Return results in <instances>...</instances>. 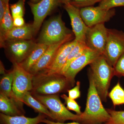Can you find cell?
Segmentation results:
<instances>
[{"label": "cell", "mask_w": 124, "mask_h": 124, "mask_svg": "<svg viewBox=\"0 0 124 124\" xmlns=\"http://www.w3.org/2000/svg\"><path fill=\"white\" fill-rule=\"evenodd\" d=\"M89 86L86 106L84 111L80 116V122L87 124H100L108 122L111 116L104 108L95 87L93 76L89 75Z\"/></svg>", "instance_id": "obj_1"}, {"label": "cell", "mask_w": 124, "mask_h": 124, "mask_svg": "<svg viewBox=\"0 0 124 124\" xmlns=\"http://www.w3.org/2000/svg\"><path fill=\"white\" fill-rule=\"evenodd\" d=\"M33 88L32 95H49L58 94L67 91L73 86L70 82L60 74L47 75L38 73L33 76Z\"/></svg>", "instance_id": "obj_2"}, {"label": "cell", "mask_w": 124, "mask_h": 124, "mask_svg": "<svg viewBox=\"0 0 124 124\" xmlns=\"http://www.w3.org/2000/svg\"><path fill=\"white\" fill-rule=\"evenodd\" d=\"M89 73L93 76L94 84L101 100L106 102L111 80L115 75L113 67L101 54L89 64Z\"/></svg>", "instance_id": "obj_3"}, {"label": "cell", "mask_w": 124, "mask_h": 124, "mask_svg": "<svg viewBox=\"0 0 124 124\" xmlns=\"http://www.w3.org/2000/svg\"><path fill=\"white\" fill-rule=\"evenodd\" d=\"M73 33L66 27L61 15L54 16L45 23L38 37V43L49 46L67 39H72Z\"/></svg>", "instance_id": "obj_4"}, {"label": "cell", "mask_w": 124, "mask_h": 124, "mask_svg": "<svg viewBox=\"0 0 124 124\" xmlns=\"http://www.w3.org/2000/svg\"><path fill=\"white\" fill-rule=\"evenodd\" d=\"M32 95L46 107L56 122L64 123L67 120L80 122V116L70 112L62 103L58 94Z\"/></svg>", "instance_id": "obj_5"}, {"label": "cell", "mask_w": 124, "mask_h": 124, "mask_svg": "<svg viewBox=\"0 0 124 124\" xmlns=\"http://www.w3.org/2000/svg\"><path fill=\"white\" fill-rule=\"evenodd\" d=\"M13 64L12 90L18 100L23 103V100L24 95L28 92H31L33 88V75L19 63H13Z\"/></svg>", "instance_id": "obj_6"}, {"label": "cell", "mask_w": 124, "mask_h": 124, "mask_svg": "<svg viewBox=\"0 0 124 124\" xmlns=\"http://www.w3.org/2000/svg\"><path fill=\"white\" fill-rule=\"evenodd\" d=\"M124 53V32L116 29H108L104 56L113 67Z\"/></svg>", "instance_id": "obj_7"}, {"label": "cell", "mask_w": 124, "mask_h": 124, "mask_svg": "<svg viewBox=\"0 0 124 124\" xmlns=\"http://www.w3.org/2000/svg\"><path fill=\"white\" fill-rule=\"evenodd\" d=\"M36 44L32 39L8 41L5 42L3 48L7 57L13 63H20L29 55Z\"/></svg>", "instance_id": "obj_8"}, {"label": "cell", "mask_w": 124, "mask_h": 124, "mask_svg": "<svg viewBox=\"0 0 124 124\" xmlns=\"http://www.w3.org/2000/svg\"><path fill=\"white\" fill-rule=\"evenodd\" d=\"M28 4L33 16L32 23L36 33L38 32L45 19L62 4V0H41L37 3Z\"/></svg>", "instance_id": "obj_9"}, {"label": "cell", "mask_w": 124, "mask_h": 124, "mask_svg": "<svg viewBox=\"0 0 124 124\" xmlns=\"http://www.w3.org/2000/svg\"><path fill=\"white\" fill-rule=\"evenodd\" d=\"M82 19L89 27L108 22L115 15L114 8L110 10L102 9L99 6H88L80 8Z\"/></svg>", "instance_id": "obj_10"}, {"label": "cell", "mask_w": 124, "mask_h": 124, "mask_svg": "<svg viewBox=\"0 0 124 124\" xmlns=\"http://www.w3.org/2000/svg\"><path fill=\"white\" fill-rule=\"evenodd\" d=\"M108 29L104 23H100L89 28L86 33L85 42L93 50L104 54L106 45Z\"/></svg>", "instance_id": "obj_11"}, {"label": "cell", "mask_w": 124, "mask_h": 124, "mask_svg": "<svg viewBox=\"0 0 124 124\" xmlns=\"http://www.w3.org/2000/svg\"><path fill=\"white\" fill-rule=\"evenodd\" d=\"M101 54L97 51L89 49L79 57L71 62L63 75L73 86L75 82V78L78 73Z\"/></svg>", "instance_id": "obj_12"}, {"label": "cell", "mask_w": 124, "mask_h": 124, "mask_svg": "<svg viewBox=\"0 0 124 124\" xmlns=\"http://www.w3.org/2000/svg\"><path fill=\"white\" fill-rule=\"evenodd\" d=\"M63 7L70 19L75 39L78 42H85L86 33L89 27L86 26L82 19L80 9L70 3L63 5Z\"/></svg>", "instance_id": "obj_13"}, {"label": "cell", "mask_w": 124, "mask_h": 124, "mask_svg": "<svg viewBox=\"0 0 124 124\" xmlns=\"http://www.w3.org/2000/svg\"><path fill=\"white\" fill-rule=\"evenodd\" d=\"M77 43V41L74 39L73 40L62 45L58 50L53 62L50 67L44 71L39 73L47 75L60 74L66 64L69 54Z\"/></svg>", "instance_id": "obj_14"}, {"label": "cell", "mask_w": 124, "mask_h": 124, "mask_svg": "<svg viewBox=\"0 0 124 124\" xmlns=\"http://www.w3.org/2000/svg\"><path fill=\"white\" fill-rule=\"evenodd\" d=\"M72 39H67L62 42L49 46L39 60L32 67L28 72L34 76L44 71L53 63L58 50L62 45L70 41Z\"/></svg>", "instance_id": "obj_15"}, {"label": "cell", "mask_w": 124, "mask_h": 124, "mask_svg": "<svg viewBox=\"0 0 124 124\" xmlns=\"http://www.w3.org/2000/svg\"><path fill=\"white\" fill-rule=\"evenodd\" d=\"M35 34L32 24H25L22 27H14L0 41L1 47H3L5 42L8 41L32 40Z\"/></svg>", "instance_id": "obj_16"}, {"label": "cell", "mask_w": 124, "mask_h": 124, "mask_svg": "<svg viewBox=\"0 0 124 124\" xmlns=\"http://www.w3.org/2000/svg\"><path fill=\"white\" fill-rule=\"evenodd\" d=\"M47 117L45 115L39 113L34 117H26L24 115L11 116L0 113V124H39Z\"/></svg>", "instance_id": "obj_17"}, {"label": "cell", "mask_w": 124, "mask_h": 124, "mask_svg": "<svg viewBox=\"0 0 124 124\" xmlns=\"http://www.w3.org/2000/svg\"><path fill=\"white\" fill-rule=\"evenodd\" d=\"M0 111L6 115H24L25 111L14 101L0 92Z\"/></svg>", "instance_id": "obj_18"}, {"label": "cell", "mask_w": 124, "mask_h": 124, "mask_svg": "<svg viewBox=\"0 0 124 124\" xmlns=\"http://www.w3.org/2000/svg\"><path fill=\"white\" fill-rule=\"evenodd\" d=\"M13 78V73L12 70L6 72L5 73L2 75L0 81V92L4 93L10 98L13 100L21 108L24 109L23 103L18 100L13 92L12 90Z\"/></svg>", "instance_id": "obj_19"}, {"label": "cell", "mask_w": 124, "mask_h": 124, "mask_svg": "<svg viewBox=\"0 0 124 124\" xmlns=\"http://www.w3.org/2000/svg\"><path fill=\"white\" fill-rule=\"evenodd\" d=\"M48 46L43 44L36 43L35 46L27 58L21 63L19 64L23 69L28 71L39 60Z\"/></svg>", "instance_id": "obj_20"}, {"label": "cell", "mask_w": 124, "mask_h": 124, "mask_svg": "<svg viewBox=\"0 0 124 124\" xmlns=\"http://www.w3.org/2000/svg\"><path fill=\"white\" fill-rule=\"evenodd\" d=\"M23 102L36 112L45 115L51 119L54 120V117L46 107L39 101L37 100L32 95L31 92H28L24 95Z\"/></svg>", "instance_id": "obj_21"}, {"label": "cell", "mask_w": 124, "mask_h": 124, "mask_svg": "<svg viewBox=\"0 0 124 124\" xmlns=\"http://www.w3.org/2000/svg\"><path fill=\"white\" fill-rule=\"evenodd\" d=\"M89 49V48L87 46L86 42H78L77 44L76 45L69 54L66 64L62 69L60 74L63 75L71 62L79 57Z\"/></svg>", "instance_id": "obj_22"}, {"label": "cell", "mask_w": 124, "mask_h": 124, "mask_svg": "<svg viewBox=\"0 0 124 124\" xmlns=\"http://www.w3.org/2000/svg\"><path fill=\"white\" fill-rule=\"evenodd\" d=\"M14 27L13 19L10 13L9 4V3H7L4 17L0 22V41L2 39L6 33Z\"/></svg>", "instance_id": "obj_23"}, {"label": "cell", "mask_w": 124, "mask_h": 124, "mask_svg": "<svg viewBox=\"0 0 124 124\" xmlns=\"http://www.w3.org/2000/svg\"><path fill=\"white\" fill-rule=\"evenodd\" d=\"M114 107L124 104V90L118 82L108 93Z\"/></svg>", "instance_id": "obj_24"}, {"label": "cell", "mask_w": 124, "mask_h": 124, "mask_svg": "<svg viewBox=\"0 0 124 124\" xmlns=\"http://www.w3.org/2000/svg\"><path fill=\"white\" fill-rule=\"evenodd\" d=\"M25 0H19L15 4L9 5V8L13 19L17 17H23L25 13Z\"/></svg>", "instance_id": "obj_25"}, {"label": "cell", "mask_w": 124, "mask_h": 124, "mask_svg": "<svg viewBox=\"0 0 124 124\" xmlns=\"http://www.w3.org/2000/svg\"><path fill=\"white\" fill-rule=\"evenodd\" d=\"M107 111L110 115L111 118L106 124H124V111L111 109H107Z\"/></svg>", "instance_id": "obj_26"}, {"label": "cell", "mask_w": 124, "mask_h": 124, "mask_svg": "<svg viewBox=\"0 0 124 124\" xmlns=\"http://www.w3.org/2000/svg\"><path fill=\"white\" fill-rule=\"evenodd\" d=\"M61 97L64 100L65 103L67 106V108L69 110L75 112L77 115H80L82 112L81 111V107L78 104L75 100L72 99L66 94H63Z\"/></svg>", "instance_id": "obj_27"}, {"label": "cell", "mask_w": 124, "mask_h": 124, "mask_svg": "<svg viewBox=\"0 0 124 124\" xmlns=\"http://www.w3.org/2000/svg\"><path fill=\"white\" fill-rule=\"evenodd\" d=\"M99 6L102 9L110 10L115 7L124 6V0H102Z\"/></svg>", "instance_id": "obj_28"}, {"label": "cell", "mask_w": 124, "mask_h": 124, "mask_svg": "<svg viewBox=\"0 0 124 124\" xmlns=\"http://www.w3.org/2000/svg\"><path fill=\"white\" fill-rule=\"evenodd\" d=\"M102 0H71L70 4L75 7L81 8L83 7L93 6L97 2Z\"/></svg>", "instance_id": "obj_29"}, {"label": "cell", "mask_w": 124, "mask_h": 124, "mask_svg": "<svg viewBox=\"0 0 124 124\" xmlns=\"http://www.w3.org/2000/svg\"><path fill=\"white\" fill-rule=\"evenodd\" d=\"M113 68L115 76L119 77L124 76V53L119 58Z\"/></svg>", "instance_id": "obj_30"}, {"label": "cell", "mask_w": 124, "mask_h": 124, "mask_svg": "<svg viewBox=\"0 0 124 124\" xmlns=\"http://www.w3.org/2000/svg\"><path fill=\"white\" fill-rule=\"evenodd\" d=\"M80 82L78 81L75 87L72 89L68 90L67 92L68 93V97L70 98L76 100L80 97L81 93L80 91Z\"/></svg>", "instance_id": "obj_31"}, {"label": "cell", "mask_w": 124, "mask_h": 124, "mask_svg": "<svg viewBox=\"0 0 124 124\" xmlns=\"http://www.w3.org/2000/svg\"><path fill=\"white\" fill-rule=\"evenodd\" d=\"M13 23L14 27H20L25 25L24 18L23 17H16L13 19Z\"/></svg>", "instance_id": "obj_32"}, {"label": "cell", "mask_w": 124, "mask_h": 124, "mask_svg": "<svg viewBox=\"0 0 124 124\" xmlns=\"http://www.w3.org/2000/svg\"><path fill=\"white\" fill-rule=\"evenodd\" d=\"M6 4L4 0H0V22L2 21L5 12Z\"/></svg>", "instance_id": "obj_33"}, {"label": "cell", "mask_w": 124, "mask_h": 124, "mask_svg": "<svg viewBox=\"0 0 124 124\" xmlns=\"http://www.w3.org/2000/svg\"><path fill=\"white\" fill-rule=\"evenodd\" d=\"M42 123H44V124H81L77 122H73L68 123H61V122H55V121H51V120L47 119L46 118H45L44 120Z\"/></svg>", "instance_id": "obj_34"}, {"label": "cell", "mask_w": 124, "mask_h": 124, "mask_svg": "<svg viewBox=\"0 0 124 124\" xmlns=\"http://www.w3.org/2000/svg\"><path fill=\"white\" fill-rule=\"evenodd\" d=\"M6 72L5 71L4 67L2 64V62L0 61V74L3 75L6 73Z\"/></svg>", "instance_id": "obj_35"}, {"label": "cell", "mask_w": 124, "mask_h": 124, "mask_svg": "<svg viewBox=\"0 0 124 124\" xmlns=\"http://www.w3.org/2000/svg\"><path fill=\"white\" fill-rule=\"evenodd\" d=\"M71 0H62V4L64 5L70 3Z\"/></svg>", "instance_id": "obj_36"}, {"label": "cell", "mask_w": 124, "mask_h": 124, "mask_svg": "<svg viewBox=\"0 0 124 124\" xmlns=\"http://www.w3.org/2000/svg\"><path fill=\"white\" fill-rule=\"evenodd\" d=\"M40 0H30V1H29L32 2V3L35 4V3H37L39 2Z\"/></svg>", "instance_id": "obj_37"}, {"label": "cell", "mask_w": 124, "mask_h": 124, "mask_svg": "<svg viewBox=\"0 0 124 124\" xmlns=\"http://www.w3.org/2000/svg\"><path fill=\"white\" fill-rule=\"evenodd\" d=\"M4 0L6 4L9 3V0Z\"/></svg>", "instance_id": "obj_38"}, {"label": "cell", "mask_w": 124, "mask_h": 124, "mask_svg": "<svg viewBox=\"0 0 124 124\" xmlns=\"http://www.w3.org/2000/svg\"></svg>", "instance_id": "obj_39"}]
</instances>
